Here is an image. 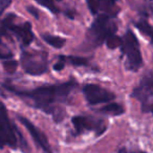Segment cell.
I'll return each instance as SVG.
<instances>
[{
  "instance_id": "7a4b0ae2",
  "label": "cell",
  "mask_w": 153,
  "mask_h": 153,
  "mask_svg": "<svg viewBox=\"0 0 153 153\" xmlns=\"http://www.w3.org/2000/svg\"><path fill=\"white\" fill-rule=\"evenodd\" d=\"M122 53L125 57L126 68L130 71H137L143 64L140 43L132 30H128L122 37Z\"/></svg>"
},
{
  "instance_id": "d6986e66",
  "label": "cell",
  "mask_w": 153,
  "mask_h": 153,
  "mask_svg": "<svg viewBox=\"0 0 153 153\" xmlns=\"http://www.w3.org/2000/svg\"><path fill=\"white\" fill-rule=\"evenodd\" d=\"M18 61L14 59H9V60H4L2 63L3 65V68L4 70L7 72V74H14V72L17 70L18 68Z\"/></svg>"
},
{
  "instance_id": "2e32d148",
  "label": "cell",
  "mask_w": 153,
  "mask_h": 153,
  "mask_svg": "<svg viewBox=\"0 0 153 153\" xmlns=\"http://www.w3.org/2000/svg\"><path fill=\"white\" fill-rule=\"evenodd\" d=\"M61 59H63L65 62H69L74 66H85L87 65V60L85 58L82 57H74V56H70V57H65V56H60Z\"/></svg>"
},
{
  "instance_id": "30bf717a",
  "label": "cell",
  "mask_w": 153,
  "mask_h": 153,
  "mask_svg": "<svg viewBox=\"0 0 153 153\" xmlns=\"http://www.w3.org/2000/svg\"><path fill=\"white\" fill-rule=\"evenodd\" d=\"M18 119L21 122L22 125L27 129V131L30 132V134L32 135L35 143L44 151V153H53V151H51V145H49L46 135H45L38 127H36L30 120H27L24 117H18Z\"/></svg>"
},
{
  "instance_id": "ba28073f",
  "label": "cell",
  "mask_w": 153,
  "mask_h": 153,
  "mask_svg": "<svg viewBox=\"0 0 153 153\" xmlns=\"http://www.w3.org/2000/svg\"><path fill=\"white\" fill-rule=\"evenodd\" d=\"M71 122L78 134H82L86 131H91L94 132L98 136H100L107 129V124L104 120L97 119L94 117L76 115L71 119Z\"/></svg>"
},
{
  "instance_id": "7402d4cb",
  "label": "cell",
  "mask_w": 153,
  "mask_h": 153,
  "mask_svg": "<svg viewBox=\"0 0 153 153\" xmlns=\"http://www.w3.org/2000/svg\"><path fill=\"white\" fill-rule=\"evenodd\" d=\"M65 63H66V62L64 61L63 59H61V58L59 57V61H58L57 63L53 65V69L57 70V71H59V70H62L64 68V66H65Z\"/></svg>"
},
{
  "instance_id": "603a6c76",
  "label": "cell",
  "mask_w": 153,
  "mask_h": 153,
  "mask_svg": "<svg viewBox=\"0 0 153 153\" xmlns=\"http://www.w3.org/2000/svg\"><path fill=\"white\" fill-rule=\"evenodd\" d=\"M27 12L30 14H32L33 16H34L36 19H39V12L38 10L36 9V7H27Z\"/></svg>"
},
{
  "instance_id": "52a82bcc",
  "label": "cell",
  "mask_w": 153,
  "mask_h": 153,
  "mask_svg": "<svg viewBox=\"0 0 153 153\" xmlns=\"http://www.w3.org/2000/svg\"><path fill=\"white\" fill-rule=\"evenodd\" d=\"M16 16L14 14H9L1 22V26L7 32H11L18 38L23 46H28L34 40V33L32 30V24L30 22L16 23Z\"/></svg>"
},
{
  "instance_id": "8992f818",
  "label": "cell",
  "mask_w": 153,
  "mask_h": 153,
  "mask_svg": "<svg viewBox=\"0 0 153 153\" xmlns=\"http://www.w3.org/2000/svg\"><path fill=\"white\" fill-rule=\"evenodd\" d=\"M131 97L140 103L143 112L153 113V72H148L143 76Z\"/></svg>"
},
{
  "instance_id": "6da1fadb",
  "label": "cell",
  "mask_w": 153,
  "mask_h": 153,
  "mask_svg": "<svg viewBox=\"0 0 153 153\" xmlns=\"http://www.w3.org/2000/svg\"><path fill=\"white\" fill-rule=\"evenodd\" d=\"M2 86L11 94H16L21 99H25L37 109H40L47 114H51L57 121L58 105L63 104L67 101L72 90L76 87L74 81H68L65 83L55 84V85H43L34 89L24 90L18 89L14 86L2 84Z\"/></svg>"
},
{
  "instance_id": "5bb4252c",
  "label": "cell",
  "mask_w": 153,
  "mask_h": 153,
  "mask_svg": "<svg viewBox=\"0 0 153 153\" xmlns=\"http://www.w3.org/2000/svg\"><path fill=\"white\" fill-rule=\"evenodd\" d=\"M100 112L105 113V114L112 115V117H117V115H121L125 112V109L122 105L117 104V103H110V104L106 105V106L102 107L100 109Z\"/></svg>"
},
{
  "instance_id": "3957f363",
  "label": "cell",
  "mask_w": 153,
  "mask_h": 153,
  "mask_svg": "<svg viewBox=\"0 0 153 153\" xmlns=\"http://www.w3.org/2000/svg\"><path fill=\"white\" fill-rule=\"evenodd\" d=\"M117 30V26L111 16L100 14L92 22L88 30V37L94 45H101L108 37L115 35Z\"/></svg>"
},
{
  "instance_id": "4fadbf2b",
  "label": "cell",
  "mask_w": 153,
  "mask_h": 153,
  "mask_svg": "<svg viewBox=\"0 0 153 153\" xmlns=\"http://www.w3.org/2000/svg\"><path fill=\"white\" fill-rule=\"evenodd\" d=\"M4 36H7V30L2 26H0V60H9L14 57V53L10 51L9 47L2 41V37Z\"/></svg>"
},
{
  "instance_id": "44dd1931",
  "label": "cell",
  "mask_w": 153,
  "mask_h": 153,
  "mask_svg": "<svg viewBox=\"0 0 153 153\" xmlns=\"http://www.w3.org/2000/svg\"><path fill=\"white\" fill-rule=\"evenodd\" d=\"M117 153H146V152L143 150H138V149H128L123 147V148L120 149Z\"/></svg>"
},
{
  "instance_id": "277c9868",
  "label": "cell",
  "mask_w": 153,
  "mask_h": 153,
  "mask_svg": "<svg viewBox=\"0 0 153 153\" xmlns=\"http://www.w3.org/2000/svg\"><path fill=\"white\" fill-rule=\"evenodd\" d=\"M19 132L12 123L9 112L2 102H0V149L9 147L17 149L19 147Z\"/></svg>"
},
{
  "instance_id": "5b68a950",
  "label": "cell",
  "mask_w": 153,
  "mask_h": 153,
  "mask_svg": "<svg viewBox=\"0 0 153 153\" xmlns=\"http://www.w3.org/2000/svg\"><path fill=\"white\" fill-rule=\"evenodd\" d=\"M20 64L23 70L30 76H41L48 68L47 53L45 51H28L23 49L20 56Z\"/></svg>"
},
{
  "instance_id": "7c38bea8",
  "label": "cell",
  "mask_w": 153,
  "mask_h": 153,
  "mask_svg": "<svg viewBox=\"0 0 153 153\" xmlns=\"http://www.w3.org/2000/svg\"><path fill=\"white\" fill-rule=\"evenodd\" d=\"M135 27L144 35L145 37L149 39L151 45L153 46V27L146 19H140L135 23Z\"/></svg>"
},
{
  "instance_id": "ac0fdd59",
  "label": "cell",
  "mask_w": 153,
  "mask_h": 153,
  "mask_svg": "<svg viewBox=\"0 0 153 153\" xmlns=\"http://www.w3.org/2000/svg\"><path fill=\"white\" fill-rule=\"evenodd\" d=\"M38 4L42 5V7H46L49 12H51L53 14H58L59 13V9L58 7L55 4L53 0H35Z\"/></svg>"
},
{
  "instance_id": "8fae6325",
  "label": "cell",
  "mask_w": 153,
  "mask_h": 153,
  "mask_svg": "<svg viewBox=\"0 0 153 153\" xmlns=\"http://www.w3.org/2000/svg\"><path fill=\"white\" fill-rule=\"evenodd\" d=\"M88 9L94 15L98 14L99 12H103L111 17H114L120 12L117 7V0H86Z\"/></svg>"
},
{
  "instance_id": "9c48e42d",
  "label": "cell",
  "mask_w": 153,
  "mask_h": 153,
  "mask_svg": "<svg viewBox=\"0 0 153 153\" xmlns=\"http://www.w3.org/2000/svg\"><path fill=\"white\" fill-rule=\"evenodd\" d=\"M83 94L86 101L90 105H98L102 103L111 102L115 99V94L112 91L101 87L97 84H87L83 87Z\"/></svg>"
},
{
  "instance_id": "9a60e30c",
  "label": "cell",
  "mask_w": 153,
  "mask_h": 153,
  "mask_svg": "<svg viewBox=\"0 0 153 153\" xmlns=\"http://www.w3.org/2000/svg\"><path fill=\"white\" fill-rule=\"evenodd\" d=\"M42 39L51 46L55 47V48H62V47L65 45L66 40L64 38L58 36H53V35L49 34H43Z\"/></svg>"
},
{
  "instance_id": "e0dca14e",
  "label": "cell",
  "mask_w": 153,
  "mask_h": 153,
  "mask_svg": "<svg viewBox=\"0 0 153 153\" xmlns=\"http://www.w3.org/2000/svg\"><path fill=\"white\" fill-rule=\"evenodd\" d=\"M106 45L108 48L115 49L117 47H121L122 45V38L117 35H112V36L108 37L106 39Z\"/></svg>"
},
{
  "instance_id": "ffe728a7",
  "label": "cell",
  "mask_w": 153,
  "mask_h": 153,
  "mask_svg": "<svg viewBox=\"0 0 153 153\" xmlns=\"http://www.w3.org/2000/svg\"><path fill=\"white\" fill-rule=\"evenodd\" d=\"M12 1L13 0H0V18L7 10V7H10V5L12 4Z\"/></svg>"
}]
</instances>
